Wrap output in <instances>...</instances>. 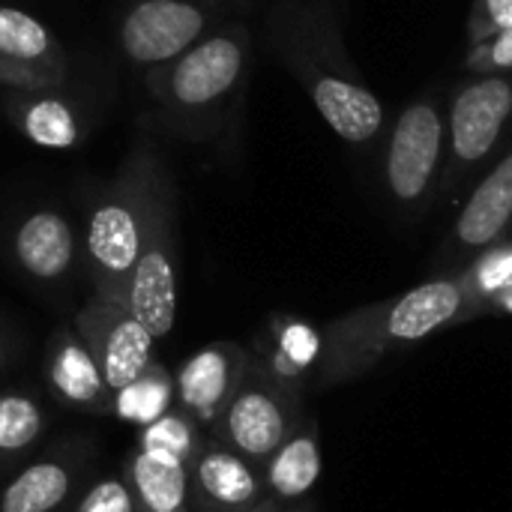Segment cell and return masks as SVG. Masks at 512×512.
<instances>
[{"label": "cell", "mask_w": 512, "mask_h": 512, "mask_svg": "<svg viewBox=\"0 0 512 512\" xmlns=\"http://www.w3.org/2000/svg\"><path fill=\"white\" fill-rule=\"evenodd\" d=\"M480 318V303L465 273L429 279L399 297L354 309L333 321L321 339L318 390L375 372L390 354Z\"/></svg>", "instance_id": "6da1fadb"}, {"label": "cell", "mask_w": 512, "mask_h": 512, "mask_svg": "<svg viewBox=\"0 0 512 512\" xmlns=\"http://www.w3.org/2000/svg\"><path fill=\"white\" fill-rule=\"evenodd\" d=\"M297 420L300 402L285 393L267 369H258L240 381L222 417L231 450L252 465H264L282 447Z\"/></svg>", "instance_id": "7a4b0ae2"}, {"label": "cell", "mask_w": 512, "mask_h": 512, "mask_svg": "<svg viewBox=\"0 0 512 512\" xmlns=\"http://www.w3.org/2000/svg\"><path fill=\"white\" fill-rule=\"evenodd\" d=\"M444 150V120L432 102H414L402 111L390 150L387 183L399 201H420L438 171Z\"/></svg>", "instance_id": "3957f363"}, {"label": "cell", "mask_w": 512, "mask_h": 512, "mask_svg": "<svg viewBox=\"0 0 512 512\" xmlns=\"http://www.w3.org/2000/svg\"><path fill=\"white\" fill-rule=\"evenodd\" d=\"M512 114V84L501 75H486L465 84L450 111V144L462 165L483 162Z\"/></svg>", "instance_id": "277c9868"}, {"label": "cell", "mask_w": 512, "mask_h": 512, "mask_svg": "<svg viewBox=\"0 0 512 512\" xmlns=\"http://www.w3.org/2000/svg\"><path fill=\"white\" fill-rule=\"evenodd\" d=\"M81 330L90 342V354L102 372L108 393H120L123 387H129L135 378L147 372L156 339L144 330V324H138L129 315L126 306L108 303L105 309L96 312V324L84 315Z\"/></svg>", "instance_id": "5b68a950"}, {"label": "cell", "mask_w": 512, "mask_h": 512, "mask_svg": "<svg viewBox=\"0 0 512 512\" xmlns=\"http://www.w3.org/2000/svg\"><path fill=\"white\" fill-rule=\"evenodd\" d=\"M201 27V9L186 0H144L126 15L120 42L132 60L159 63L186 51L198 39Z\"/></svg>", "instance_id": "8992f818"}, {"label": "cell", "mask_w": 512, "mask_h": 512, "mask_svg": "<svg viewBox=\"0 0 512 512\" xmlns=\"http://www.w3.org/2000/svg\"><path fill=\"white\" fill-rule=\"evenodd\" d=\"M87 249L105 285L114 288L111 303L126 306L129 279L141 258V234L132 210H126L123 204L99 207L87 225Z\"/></svg>", "instance_id": "52a82bcc"}, {"label": "cell", "mask_w": 512, "mask_h": 512, "mask_svg": "<svg viewBox=\"0 0 512 512\" xmlns=\"http://www.w3.org/2000/svg\"><path fill=\"white\" fill-rule=\"evenodd\" d=\"M321 441L315 420H297L282 447L264 462V489L282 507H294L309 498L321 480Z\"/></svg>", "instance_id": "ba28073f"}, {"label": "cell", "mask_w": 512, "mask_h": 512, "mask_svg": "<svg viewBox=\"0 0 512 512\" xmlns=\"http://www.w3.org/2000/svg\"><path fill=\"white\" fill-rule=\"evenodd\" d=\"M243 69V48L231 36H216L192 48L171 72V93L183 105H207L228 93Z\"/></svg>", "instance_id": "9c48e42d"}, {"label": "cell", "mask_w": 512, "mask_h": 512, "mask_svg": "<svg viewBox=\"0 0 512 512\" xmlns=\"http://www.w3.org/2000/svg\"><path fill=\"white\" fill-rule=\"evenodd\" d=\"M512 222V153L504 156L474 189L456 222V246L462 252H483L501 240Z\"/></svg>", "instance_id": "30bf717a"}, {"label": "cell", "mask_w": 512, "mask_h": 512, "mask_svg": "<svg viewBox=\"0 0 512 512\" xmlns=\"http://www.w3.org/2000/svg\"><path fill=\"white\" fill-rule=\"evenodd\" d=\"M126 309L138 324H144V330L153 339H165L174 330L177 282H174V267L162 249L141 252L129 279Z\"/></svg>", "instance_id": "8fae6325"}, {"label": "cell", "mask_w": 512, "mask_h": 512, "mask_svg": "<svg viewBox=\"0 0 512 512\" xmlns=\"http://www.w3.org/2000/svg\"><path fill=\"white\" fill-rule=\"evenodd\" d=\"M312 99L327 126L351 144L372 141L384 123V108L378 96L354 81L321 75L312 87Z\"/></svg>", "instance_id": "7c38bea8"}, {"label": "cell", "mask_w": 512, "mask_h": 512, "mask_svg": "<svg viewBox=\"0 0 512 512\" xmlns=\"http://www.w3.org/2000/svg\"><path fill=\"white\" fill-rule=\"evenodd\" d=\"M240 369H243V354L234 348H204L195 354L177 378L180 399L189 411L201 414L204 420H213L216 411L228 405L234 390L240 387Z\"/></svg>", "instance_id": "4fadbf2b"}, {"label": "cell", "mask_w": 512, "mask_h": 512, "mask_svg": "<svg viewBox=\"0 0 512 512\" xmlns=\"http://www.w3.org/2000/svg\"><path fill=\"white\" fill-rule=\"evenodd\" d=\"M132 498L141 512H183L186 510V465L180 456L165 450H138L129 468Z\"/></svg>", "instance_id": "5bb4252c"}, {"label": "cell", "mask_w": 512, "mask_h": 512, "mask_svg": "<svg viewBox=\"0 0 512 512\" xmlns=\"http://www.w3.org/2000/svg\"><path fill=\"white\" fill-rule=\"evenodd\" d=\"M72 228L60 213L42 210L33 213L15 237V255L27 273L36 279H57L69 270L72 264Z\"/></svg>", "instance_id": "9a60e30c"}, {"label": "cell", "mask_w": 512, "mask_h": 512, "mask_svg": "<svg viewBox=\"0 0 512 512\" xmlns=\"http://www.w3.org/2000/svg\"><path fill=\"white\" fill-rule=\"evenodd\" d=\"M198 483L216 507L231 512L252 510L264 492V477L255 465L234 450H207L198 459Z\"/></svg>", "instance_id": "2e32d148"}, {"label": "cell", "mask_w": 512, "mask_h": 512, "mask_svg": "<svg viewBox=\"0 0 512 512\" xmlns=\"http://www.w3.org/2000/svg\"><path fill=\"white\" fill-rule=\"evenodd\" d=\"M69 474L57 462H39L21 471L3 492L0 512H51L69 495Z\"/></svg>", "instance_id": "e0dca14e"}, {"label": "cell", "mask_w": 512, "mask_h": 512, "mask_svg": "<svg viewBox=\"0 0 512 512\" xmlns=\"http://www.w3.org/2000/svg\"><path fill=\"white\" fill-rule=\"evenodd\" d=\"M51 384L69 399V402H81V405H90V402H99L102 393H105V381H102V372L90 354V348H84L81 342L69 339L63 342L54 357H51Z\"/></svg>", "instance_id": "ac0fdd59"}, {"label": "cell", "mask_w": 512, "mask_h": 512, "mask_svg": "<svg viewBox=\"0 0 512 512\" xmlns=\"http://www.w3.org/2000/svg\"><path fill=\"white\" fill-rule=\"evenodd\" d=\"M117 396V414L129 423L147 426L153 420H159L168 411L171 402V381L162 375V369H150L135 378L129 387H123Z\"/></svg>", "instance_id": "d6986e66"}, {"label": "cell", "mask_w": 512, "mask_h": 512, "mask_svg": "<svg viewBox=\"0 0 512 512\" xmlns=\"http://www.w3.org/2000/svg\"><path fill=\"white\" fill-rule=\"evenodd\" d=\"M48 30L27 12L0 6V54L12 60H39L48 54Z\"/></svg>", "instance_id": "ffe728a7"}, {"label": "cell", "mask_w": 512, "mask_h": 512, "mask_svg": "<svg viewBox=\"0 0 512 512\" xmlns=\"http://www.w3.org/2000/svg\"><path fill=\"white\" fill-rule=\"evenodd\" d=\"M42 432V414L27 396H0V450L15 453L30 447Z\"/></svg>", "instance_id": "44dd1931"}, {"label": "cell", "mask_w": 512, "mask_h": 512, "mask_svg": "<svg viewBox=\"0 0 512 512\" xmlns=\"http://www.w3.org/2000/svg\"><path fill=\"white\" fill-rule=\"evenodd\" d=\"M27 135L42 144V147H72L75 144V120L69 114L66 105L54 102V99H42L27 111L24 120Z\"/></svg>", "instance_id": "7402d4cb"}, {"label": "cell", "mask_w": 512, "mask_h": 512, "mask_svg": "<svg viewBox=\"0 0 512 512\" xmlns=\"http://www.w3.org/2000/svg\"><path fill=\"white\" fill-rule=\"evenodd\" d=\"M192 429L183 417L177 414H162L159 420L147 423L144 432H141V447L144 450H165V453H174L180 459H186L192 453Z\"/></svg>", "instance_id": "603a6c76"}, {"label": "cell", "mask_w": 512, "mask_h": 512, "mask_svg": "<svg viewBox=\"0 0 512 512\" xmlns=\"http://www.w3.org/2000/svg\"><path fill=\"white\" fill-rule=\"evenodd\" d=\"M75 512H138V507L123 480H102L84 495Z\"/></svg>", "instance_id": "cb8c5ba5"}, {"label": "cell", "mask_w": 512, "mask_h": 512, "mask_svg": "<svg viewBox=\"0 0 512 512\" xmlns=\"http://www.w3.org/2000/svg\"><path fill=\"white\" fill-rule=\"evenodd\" d=\"M471 66L483 72H507L512 69V27L498 30L495 36L474 45Z\"/></svg>", "instance_id": "d4e9b609"}, {"label": "cell", "mask_w": 512, "mask_h": 512, "mask_svg": "<svg viewBox=\"0 0 512 512\" xmlns=\"http://www.w3.org/2000/svg\"><path fill=\"white\" fill-rule=\"evenodd\" d=\"M507 27H512V0H477L474 18H471L474 45Z\"/></svg>", "instance_id": "484cf974"}, {"label": "cell", "mask_w": 512, "mask_h": 512, "mask_svg": "<svg viewBox=\"0 0 512 512\" xmlns=\"http://www.w3.org/2000/svg\"><path fill=\"white\" fill-rule=\"evenodd\" d=\"M486 312H512V282L507 288H501V291L486 303L483 315H486Z\"/></svg>", "instance_id": "4316f807"}, {"label": "cell", "mask_w": 512, "mask_h": 512, "mask_svg": "<svg viewBox=\"0 0 512 512\" xmlns=\"http://www.w3.org/2000/svg\"><path fill=\"white\" fill-rule=\"evenodd\" d=\"M246 512H288V507H282V504H276L273 498H264V501H258L252 510Z\"/></svg>", "instance_id": "83f0119b"}, {"label": "cell", "mask_w": 512, "mask_h": 512, "mask_svg": "<svg viewBox=\"0 0 512 512\" xmlns=\"http://www.w3.org/2000/svg\"><path fill=\"white\" fill-rule=\"evenodd\" d=\"M288 512H315V510H312L309 504H303V507H300V504H294V507H288Z\"/></svg>", "instance_id": "f1b7e54d"}, {"label": "cell", "mask_w": 512, "mask_h": 512, "mask_svg": "<svg viewBox=\"0 0 512 512\" xmlns=\"http://www.w3.org/2000/svg\"><path fill=\"white\" fill-rule=\"evenodd\" d=\"M0 360H3V345H0Z\"/></svg>", "instance_id": "f546056e"}]
</instances>
